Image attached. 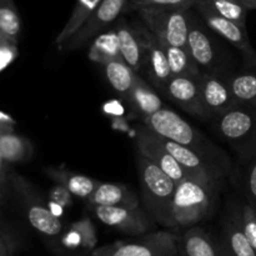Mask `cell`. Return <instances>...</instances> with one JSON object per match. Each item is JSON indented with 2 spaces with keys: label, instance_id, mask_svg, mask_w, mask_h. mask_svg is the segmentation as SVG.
I'll return each mask as SVG.
<instances>
[{
  "label": "cell",
  "instance_id": "6da1fadb",
  "mask_svg": "<svg viewBox=\"0 0 256 256\" xmlns=\"http://www.w3.org/2000/svg\"><path fill=\"white\" fill-rule=\"evenodd\" d=\"M219 180L189 175L176 184L172 208V229L184 230L206 220L214 212Z\"/></svg>",
  "mask_w": 256,
  "mask_h": 256
},
{
  "label": "cell",
  "instance_id": "7a4b0ae2",
  "mask_svg": "<svg viewBox=\"0 0 256 256\" xmlns=\"http://www.w3.org/2000/svg\"><path fill=\"white\" fill-rule=\"evenodd\" d=\"M136 164L144 209L158 225L172 229V208L176 182L142 155L138 154Z\"/></svg>",
  "mask_w": 256,
  "mask_h": 256
},
{
  "label": "cell",
  "instance_id": "3957f363",
  "mask_svg": "<svg viewBox=\"0 0 256 256\" xmlns=\"http://www.w3.org/2000/svg\"><path fill=\"white\" fill-rule=\"evenodd\" d=\"M15 200L22 216L34 232L48 242L59 238L65 230L60 218L52 212L36 188L18 172H12V194L10 200Z\"/></svg>",
  "mask_w": 256,
  "mask_h": 256
},
{
  "label": "cell",
  "instance_id": "277c9868",
  "mask_svg": "<svg viewBox=\"0 0 256 256\" xmlns=\"http://www.w3.org/2000/svg\"><path fill=\"white\" fill-rule=\"evenodd\" d=\"M142 120H144V125H146L152 132H154L159 136L184 145V146L192 148L218 162H220L219 160H222L216 146H214L199 130L195 129L192 124H189L186 120L182 119L172 110L162 108L156 112L144 118Z\"/></svg>",
  "mask_w": 256,
  "mask_h": 256
},
{
  "label": "cell",
  "instance_id": "5b68a950",
  "mask_svg": "<svg viewBox=\"0 0 256 256\" xmlns=\"http://www.w3.org/2000/svg\"><path fill=\"white\" fill-rule=\"evenodd\" d=\"M215 129L244 160L256 155V108L236 105L215 116Z\"/></svg>",
  "mask_w": 256,
  "mask_h": 256
},
{
  "label": "cell",
  "instance_id": "8992f818",
  "mask_svg": "<svg viewBox=\"0 0 256 256\" xmlns=\"http://www.w3.org/2000/svg\"><path fill=\"white\" fill-rule=\"evenodd\" d=\"M178 234L170 230H154L146 234L102 245L92 256H179Z\"/></svg>",
  "mask_w": 256,
  "mask_h": 256
},
{
  "label": "cell",
  "instance_id": "52a82bcc",
  "mask_svg": "<svg viewBox=\"0 0 256 256\" xmlns=\"http://www.w3.org/2000/svg\"><path fill=\"white\" fill-rule=\"evenodd\" d=\"M145 26L160 42L188 48L192 12L174 8H142L136 10Z\"/></svg>",
  "mask_w": 256,
  "mask_h": 256
},
{
  "label": "cell",
  "instance_id": "ba28073f",
  "mask_svg": "<svg viewBox=\"0 0 256 256\" xmlns=\"http://www.w3.org/2000/svg\"><path fill=\"white\" fill-rule=\"evenodd\" d=\"M129 0H102L84 25L58 49L62 52H70L82 49L94 40L99 34L109 29L116 22L122 12L128 10Z\"/></svg>",
  "mask_w": 256,
  "mask_h": 256
},
{
  "label": "cell",
  "instance_id": "9c48e42d",
  "mask_svg": "<svg viewBox=\"0 0 256 256\" xmlns=\"http://www.w3.org/2000/svg\"><path fill=\"white\" fill-rule=\"evenodd\" d=\"M92 209L100 222L130 236L154 232L158 226L146 210L140 206H92Z\"/></svg>",
  "mask_w": 256,
  "mask_h": 256
},
{
  "label": "cell",
  "instance_id": "30bf717a",
  "mask_svg": "<svg viewBox=\"0 0 256 256\" xmlns=\"http://www.w3.org/2000/svg\"><path fill=\"white\" fill-rule=\"evenodd\" d=\"M134 144L138 154L142 155L148 160L156 165L165 174L169 175L176 184L186 179L190 174L179 164L176 159L170 154L169 150L162 144V138L149 129L146 125L136 128L134 135Z\"/></svg>",
  "mask_w": 256,
  "mask_h": 256
},
{
  "label": "cell",
  "instance_id": "8fae6325",
  "mask_svg": "<svg viewBox=\"0 0 256 256\" xmlns=\"http://www.w3.org/2000/svg\"><path fill=\"white\" fill-rule=\"evenodd\" d=\"M212 30L205 25L202 18L192 12L189 34H188V50L195 64L202 72L216 74L222 72V56L216 42L210 34Z\"/></svg>",
  "mask_w": 256,
  "mask_h": 256
},
{
  "label": "cell",
  "instance_id": "7c38bea8",
  "mask_svg": "<svg viewBox=\"0 0 256 256\" xmlns=\"http://www.w3.org/2000/svg\"><path fill=\"white\" fill-rule=\"evenodd\" d=\"M195 10L198 12L199 16L202 18V22H205L208 28L218 36L222 38L228 42L236 48L242 52L245 62H252L256 64V52L252 46L249 35H248L246 26L238 24V22H232L222 15L216 14L215 12L210 10L205 5L196 2L195 4Z\"/></svg>",
  "mask_w": 256,
  "mask_h": 256
},
{
  "label": "cell",
  "instance_id": "4fadbf2b",
  "mask_svg": "<svg viewBox=\"0 0 256 256\" xmlns=\"http://www.w3.org/2000/svg\"><path fill=\"white\" fill-rule=\"evenodd\" d=\"M134 26L142 40V52H144L142 70H145L152 84L160 92H164L165 86L172 76L164 48L156 36L145 26L144 22L142 25L135 24Z\"/></svg>",
  "mask_w": 256,
  "mask_h": 256
},
{
  "label": "cell",
  "instance_id": "5bb4252c",
  "mask_svg": "<svg viewBox=\"0 0 256 256\" xmlns=\"http://www.w3.org/2000/svg\"><path fill=\"white\" fill-rule=\"evenodd\" d=\"M202 104L209 118H215L239 105L230 88L228 76L222 72H202L199 78Z\"/></svg>",
  "mask_w": 256,
  "mask_h": 256
},
{
  "label": "cell",
  "instance_id": "9a60e30c",
  "mask_svg": "<svg viewBox=\"0 0 256 256\" xmlns=\"http://www.w3.org/2000/svg\"><path fill=\"white\" fill-rule=\"evenodd\" d=\"M199 78L192 75H174L162 92L190 115L200 119H208L209 115L202 104Z\"/></svg>",
  "mask_w": 256,
  "mask_h": 256
},
{
  "label": "cell",
  "instance_id": "2e32d148",
  "mask_svg": "<svg viewBox=\"0 0 256 256\" xmlns=\"http://www.w3.org/2000/svg\"><path fill=\"white\" fill-rule=\"evenodd\" d=\"M162 142L165 145V148L169 150L170 154L192 175L220 180L222 174L228 172L226 166H222L220 162H215L212 158L206 156V155L202 154V152H196L192 148L170 142V140L164 139V138H162Z\"/></svg>",
  "mask_w": 256,
  "mask_h": 256
},
{
  "label": "cell",
  "instance_id": "e0dca14e",
  "mask_svg": "<svg viewBox=\"0 0 256 256\" xmlns=\"http://www.w3.org/2000/svg\"><path fill=\"white\" fill-rule=\"evenodd\" d=\"M179 256H222V242L199 225L188 228L178 234Z\"/></svg>",
  "mask_w": 256,
  "mask_h": 256
},
{
  "label": "cell",
  "instance_id": "ac0fdd59",
  "mask_svg": "<svg viewBox=\"0 0 256 256\" xmlns=\"http://www.w3.org/2000/svg\"><path fill=\"white\" fill-rule=\"evenodd\" d=\"M220 242L230 256H256L255 249L240 224L236 205L230 208L225 215Z\"/></svg>",
  "mask_w": 256,
  "mask_h": 256
},
{
  "label": "cell",
  "instance_id": "d6986e66",
  "mask_svg": "<svg viewBox=\"0 0 256 256\" xmlns=\"http://www.w3.org/2000/svg\"><path fill=\"white\" fill-rule=\"evenodd\" d=\"M119 40L120 54L124 62L135 72H142L144 64V52H142V40L134 25H130L124 18H119L114 25Z\"/></svg>",
  "mask_w": 256,
  "mask_h": 256
},
{
  "label": "cell",
  "instance_id": "ffe728a7",
  "mask_svg": "<svg viewBox=\"0 0 256 256\" xmlns=\"http://www.w3.org/2000/svg\"><path fill=\"white\" fill-rule=\"evenodd\" d=\"M88 205L92 206H140V199L130 188L124 184L100 182L92 196L88 199Z\"/></svg>",
  "mask_w": 256,
  "mask_h": 256
},
{
  "label": "cell",
  "instance_id": "44dd1931",
  "mask_svg": "<svg viewBox=\"0 0 256 256\" xmlns=\"http://www.w3.org/2000/svg\"><path fill=\"white\" fill-rule=\"evenodd\" d=\"M44 172L52 182L66 188L74 196L84 200L89 199L100 184V182L88 176V175L78 174L72 170H68L64 166L45 168Z\"/></svg>",
  "mask_w": 256,
  "mask_h": 256
},
{
  "label": "cell",
  "instance_id": "7402d4cb",
  "mask_svg": "<svg viewBox=\"0 0 256 256\" xmlns=\"http://www.w3.org/2000/svg\"><path fill=\"white\" fill-rule=\"evenodd\" d=\"M228 80L239 104L256 108V64L245 62L239 72L228 75Z\"/></svg>",
  "mask_w": 256,
  "mask_h": 256
},
{
  "label": "cell",
  "instance_id": "603a6c76",
  "mask_svg": "<svg viewBox=\"0 0 256 256\" xmlns=\"http://www.w3.org/2000/svg\"><path fill=\"white\" fill-rule=\"evenodd\" d=\"M126 100L130 106L132 108V110L136 114L142 115V119L164 108L159 95L139 75H136V78H135L134 85H132Z\"/></svg>",
  "mask_w": 256,
  "mask_h": 256
},
{
  "label": "cell",
  "instance_id": "cb8c5ba5",
  "mask_svg": "<svg viewBox=\"0 0 256 256\" xmlns=\"http://www.w3.org/2000/svg\"><path fill=\"white\" fill-rule=\"evenodd\" d=\"M88 55H89L90 60L102 65L108 64L112 60L122 59V54H120L119 40H118V35L114 28L105 30L104 32L99 34L92 40Z\"/></svg>",
  "mask_w": 256,
  "mask_h": 256
},
{
  "label": "cell",
  "instance_id": "d4e9b609",
  "mask_svg": "<svg viewBox=\"0 0 256 256\" xmlns=\"http://www.w3.org/2000/svg\"><path fill=\"white\" fill-rule=\"evenodd\" d=\"M34 146L28 138L14 132L0 135V156L8 164L24 162L32 159Z\"/></svg>",
  "mask_w": 256,
  "mask_h": 256
},
{
  "label": "cell",
  "instance_id": "484cf974",
  "mask_svg": "<svg viewBox=\"0 0 256 256\" xmlns=\"http://www.w3.org/2000/svg\"><path fill=\"white\" fill-rule=\"evenodd\" d=\"M100 2L102 0H76L75 2V6L72 9V15L55 39L56 48L62 46L68 39H70L86 22V20L89 19L92 12L96 9Z\"/></svg>",
  "mask_w": 256,
  "mask_h": 256
},
{
  "label": "cell",
  "instance_id": "4316f807",
  "mask_svg": "<svg viewBox=\"0 0 256 256\" xmlns=\"http://www.w3.org/2000/svg\"><path fill=\"white\" fill-rule=\"evenodd\" d=\"M102 66H104L105 76H106L108 82H110L112 89L118 94L122 95L124 99H126L132 85H134L135 78L138 75L136 72L122 59L112 60V62H109Z\"/></svg>",
  "mask_w": 256,
  "mask_h": 256
},
{
  "label": "cell",
  "instance_id": "83f0119b",
  "mask_svg": "<svg viewBox=\"0 0 256 256\" xmlns=\"http://www.w3.org/2000/svg\"><path fill=\"white\" fill-rule=\"evenodd\" d=\"M160 44L164 48L172 76L174 75H192V76L202 75V72L195 64L188 48L172 46V45L164 44V42H160Z\"/></svg>",
  "mask_w": 256,
  "mask_h": 256
},
{
  "label": "cell",
  "instance_id": "f1b7e54d",
  "mask_svg": "<svg viewBox=\"0 0 256 256\" xmlns=\"http://www.w3.org/2000/svg\"><path fill=\"white\" fill-rule=\"evenodd\" d=\"M196 2L205 5L216 14L238 22V24L246 26L248 9L242 0H198Z\"/></svg>",
  "mask_w": 256,
  "mask_h": 256
},
{
  "label": "cell",
  "instance_id": "f546056e",
  "mask_svg": "<svg viewBox=\"0 0 256 256\" xmlns=\"http://www.w3.org/2000/svg\"><path fill=\"white\" fill-rule=\"evenodd\" d=\"M24 235L10 222L4 214L0 215V256H15L24 246Z\"/></svg>",
  "mask_w": 256,
  "mask_h": 256
},
{
  "label": "cell",
  "instance_id": "4dcf8cb0",
  "mask_svg": "<svg viewBox=\"0 0 256 256\" xmlns=\"http://www.w3.org/2000/svg\"><path fill=\"white\" fill-rule=\"evenodd\" d=\"M22 32V22L14 0H0V34L18 42Z\"/></svg>",
  "mask_w": 256,
  "mask_h": 256
},
{
  "label": "cell",
  "instance_id": "1f68e13d",
  "mask_svg": "<svg viewBox=\"0 0 256 256\" xmlns=\"http://www.w3.org/2000/svg\"><path fill=\"white\" fill-rule=\"evenodd\" d=\"M236 206L242 230L256 252V210L248 202Z\"/></svg>",
  "mask_w": 256,
  "mask_h": 256
},
{
  "label": "cell",
  "instance_id": "d6a6232c",
  "mask_svg": "<svg viewBox=\"0 0 256 256\" xmlns=\"http://www.w3.org/2000/svg\"><path fill=\"white\" fill-rule=\"evenodd\" d=\"M198 0H129L128 9L138 10L142 8H174V9H192Z\"/></svg>",
  "mask_w": 256,
  "mask_h": 256
},
{
  "label": "cell",
  "instance_id": "836d02e7",
  "mask_svg": "<svg viewBox=\"0 0 256 256\" xmlns=\"http://www.w3.org/2000/svg\"><path fill=\"white\" fill-rule=\"evenodd\" d=\"M70 226L74 228L75 230L79 232V234L82 238V245H84V250L88 254L92 255L98 248V235L96 229H95L94 224L90 219L88 218H82V219L78 220V222H72Z\"/></svg>",
  "mask_w": 256,
  "mask_h": 256
},
{
  "label": "cell",
  "instance_id": "e575fe53",
  "mask_svg": "<svg viewBox=\"0 0 256 256\" xmlns=\"http://www.w3.org/2000/svg\"><path fill=\"white\" fill-rule=\"evenodd\" d=\"M12 172L10 164L0 156V215L4 214V209L12 194Z\"/></svg>",
  "mask_w": 256,
  "mask_h": 256
},
{
  "label": "cell",
  "instance_id": "d590c367",
  "mask_svg": "<svg viewBox=\"0 0 256 256\" xmlns=\"http://www.w3.org/2000/svg\"><path fill=\"white\" fill-rule=\"evenodd\" d=\"M246 172L244 179V189L246 202L256 210V155L248 160Z\"/></svg>",
  "mask_w": 256,
  "mask_h": 256
},
{
  "label": "cell",
  "instance_id": "8d00e7d4",
  "mask_svg": "<svg viewBox=\"0 0 256 256\" xmlns=\"http://www.w3.org/2000/svg\"><path fill=\"white\" fill-rule=\"evenodd\" d=\"M72 196L74 195L66 188L62 186V184H56V182L48 192V198L52 202V204L56 205L60 209H70L72 204H74Z\"/></svg>",
  "mask_w": 256,
  "mask_h": 256
},
{
  "label": "cell",
  "instance_id": "74e56055",
  "mask_svg": "<svg viewBox=\"0 0 256 256\" xmlns=\"http://www.w3.org/2000/svg\"><path fill=\"white\" fill-rule=\"evenodd\" d=\"M16 55V42L0 34V72L14 62Z\"/></svg>",
  "mask_w": 256,
  "mask_h": 256
},
{
  "label": "cell",
  "instance_id": "f35d334b",
  "mask_svg": "<svg viewBox=\"0 0 256 256\" xmlns=\"http://www.w3.org/2000/svg\"><path fill=\"white\" fill-rule=\"evenodd\" d=\"M15 120L10 115L0 112V135L14 132Z\"/></svg>",
  "mask_w": 256,
  "mask_h": 256
},
{
  "label": "cell",
  "instance_id": "ab89813d",
  "mask_svg": "<svg viewBox=\"0 0 256 256\" xmlns=\"http://www.w3.org/2000/svg\"><path fill=\"white\" fill-rule=\"evenodd\" d=\"M242 2L249 10H256V0H242Z\"/></svg>",
  "mask_w": 256,
  "mask_h": 256
},
{
  "label": "cell",
  "instance_id": "60d3db41",
  "mask_svg": "<svg viewBox=\"0 0 256 256\" xmlns=\"http://www.w3.org/2000/svg\"><path fill=\"white\" fill-rule=\"evenodd\" d=\"M222 256H230L229 254H228L226 250L224 249V246H222Z\"/></svg>",
  "mask_w": 256,
  "mask_h": 256
},
{
  "label": "cell",
  "instance_id": "b9f144b4",
  "mask_svg": "<svg viewBox=\"0 0 256 256\" xmlns=\"http://www.w3.org/2000/svg\"><path fill=\"white\" fill-rule=\"evenodd\" d=\"M89 256H92V255H89Z\"/></svg>",
  "mask_w": 256,
  "mask_h": 256
}]
</instances>
